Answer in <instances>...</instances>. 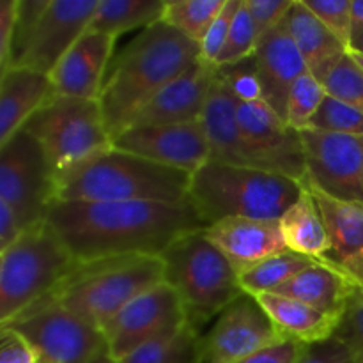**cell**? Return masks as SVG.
<instances>
[{
  "label": "cell",
  "mask_w": 363,
  "mask_h": 363,
  "mask_svg": "<svg viewBox=\"0 0 363 363\" xmlns=\"http://www.w3.org/2000/svg\"><path fill=\"white\" fill-rule=\"evenodd\" d=\"M46 222L78 262L162 255L184 234L208 229L194 202H53Z\"/></svg>",
  "instance_id": "6da1fadb"
},
{
  "label": "cell",
  "mask_w": 363,
  "mask_h": 363,
  "mask_svg": "<svg viewBox=\"0 0 363 363\" xmlns=\"http://www.w3.org/2000/svg\"><path fill=\"white\" fill-rule=\"evenodd\" d=\"M201 57V46L165 21L144 28L116 59L99 96L112 138L126 130L149 99Z\"/></svg>",
  "instance_id": "7a4b0ae2"
},
{
  "label": "cell",
  "mask_w": 363,
  "mask_h": 363,
  "mask_svg": "<svg viewBox=\"0 0 363 363\" xmlns=\"http://www.w3.org/2000/svg\"><path fill=\"white\" fill-rule=\"evenodd\" d=\"M190 183L191 174L112 145L55 176V202H183Z\"/></svg>",
  "instance_id": "3957f363"
},
{
  "label": "cell",
  "mask_w": 363,
  "mask_h": 363,
  "mask_svg": "<svg viewBox=\"0 0 363 363\" xmlns=\"http://www.w3.org/2000/svg\"><path fill=\"white\" fill-rule=\"evenodd\" d=\"M303 194V186L275 172L208 162L191 174L188 199L208 225L225 218L279 220Z\"/></svg>",
  "instance_id": "277c9868"
},
{
  "label": "cell",
  "mask_w": 363,
  "mask_h": 363,
  "mask_svg": "<svg viewBox=\"0 0 363 363\" xmlns=\"http://www.w3.org/2000/svg\"><path fill=\"white\" fill-rule=\"evenodd\" d=\"M162 282L160 255H124L80 262L48 298L103 333L128 303Z\"/></svg>",
  "instance_id": "5b68a950"
},
{
  "label": "cell",
  "mask_w": 363,
  "mask_h": 363,
  "mask_svg": "<svg viewBox=\"0 0 363 363\" xmlns=\"http://www.w3.org/2000/svg\"><path fill=\"white\" fill-rule=\"evenodd\" d=\"M160 257L165 284L177 293L188 326L197 335L245 293L240 273L208 240L204 229L181 236Z\"/></svg>",
  "instance_id": "8992f818"
},
{
  "label": "cell",
  "mask_w": 363,
  "mask_h": 363,
  "mask_svg": "<svg viewBox=\"0 0 363 363\" xmlns=\"http://www.w3.org/2000/svg\"><path fill=\"white\" fill-rule=\"evenodd\" d=\"M80 262L46 220L0 252V325L50 296Z\"/></svg>",
  "instance_id": "52a82bcc"
},
{
  "label": "cell",
  "mask_w": 363,
  "mask_h": 363,
  "mask_svg": "<svg viewBox=\"0 0 363 363\" xmlns=\"http://www.w3.org/2000/svg\"><path fill=\"white\" fill-rule=\"evenodd\" d=\"M99 0H20L9 67L52 74L85 34Z\"/></svg>",
  "instance_id": "ba28073f"
},
{
  "label": "cell",
  "mask_w": 363,
  "mask_h": 363,
  "mask_svg": "<svg viewBox=\"0 0 363 363\" xmlns=\"http://www.w3.org/2000/svg\"><path fill=\"white\" fill-rule=\"evenodd\" d=\"M23 130L41 145L55 176L112 147V135L99 99L55 94L30 117Z\"/></svg>",
  "instance_id": "9c48e42d"
},
{
  "label": "cell",
  "mask_w": 363,
  "mask_h": 363,
  "mask_svg": "<svg viewBox=\"0 0 363 363\" xmlns=\"http://www.w3.org/2000/svg\"><path fill=\"white\" fill-rule=\"evenodd\" d=\"M0 326L20 333L38 363H92L106 350L105 335L98 328L48 296Z\"/></svg>",
  "instance_id": "30bf717a"
},
{
  "label": "cell",
  "mask_w": 363,
  "mask_h": 363,
  "mask_svg": "<svg viewBox=\"0 0 363 363\" xmlns=\"http://www.w3.org/2000/svg\"><path fill=\"white\" fill-rule=\"evenodd\" d=\"M0 201L16 213L23 230L46 220L55 202V174L25 130L0 145Z\"/></svg>",
  "instance_id": "8fae6325"
},
{
  "label": "cell",
  "mask_w": 363,
  "mask_h": 363,
  "mask_svg": "<svg viewBox=\"0 0 363 363\" xmlns=\"http://www.w3.org/2000/svg\"><path fill=\"white\" fill-rule=\"evenodd\" d=\"M282 339L257 298L243 293L199 335L195 363H240Z\"/></svg>",
  "instance_id": "7c38bea8"
},
{
  "label": "cell",
  "mask_w": 363,
  "mask_h": 363,
  "mask_svg": "<svg viewBox=\"0 0 363 363\" xmlns=\"http://www.w3.org/2000/svg\"><path fill=\"white\" fill-rule=\"evenodd\" d=\"M307 177L301 184L363 206V137L301 130Z\"/></svg>",
  "instance_id": "4fadbf2b"
},
{
  "label": "cell",
  "mask_w": 363,
  "mask_h": 363,
  "mask_svg": "<svg viewBox=\"0 0 363 363\" xmlns=\"http://www.w3.org/2000/svg\"><path fill=\"white\" fill-rule=\"evenodd\" d=\"M188 325L186 312L169 284L145 291L128 303L103 330L106 351L116 362Z\"/></svg>",
  "instance_id": "5bb4252c"
},
{
  "label": "cell",
  "mask_w": 363,
  "mask_h": 363,
  "mask_svg": "<svg viewBox=\"0 0 363 363\" xmlns=\"http://www.w3.org/2000/svg\"><path fill=\"white\" fill-rule=\"evenodd\" d=\"M238 121L259 169L303 183L307 162L300 131L289 126L261 98L238 96Z\"/></svg>",
  "instance_id": "9a60e30c"
},
{
  "label": "cell",
  "mask_w": 363,
  "mask_h": 363,
  "mask_svg": "<svg viewBox=\"0 0 363 363\" xmlns=\"http://www.w3.org/2000/svg\"><path fill=\"white\" fill-rule=\"evenodd\" d=\"M112 145L188 174H195L211 158L202 121L169 126L126 128L112 138Z\"/></svg>",
  "instance_id": "2e32d148"
},
{
  "label": "cell",
  "mask_w": 363,
  "mask_h": 363,
  "mask_svg": "<svg viewBox=\"0 0 363 363\" xmlns=\"http://www.w3.org/2000/svg\"><path fill=\"white\" fill-rule=\"evenodd\" d=\"M218 67L201 59L174 78L137 112L128 128L169 126L201 121Z\"/></svg>",
  "instance_id": "e0dca14e"
},
{
  "label": "cell",
  "mask_w": 363,
  "mask_h": 363,
  "mask_svg": "<svg viewBox=\"0 0 363 363\" xmlns=\"http://www.w3.org/2000/svg\"><path fill=\"white\" fill-rule=\"evenodd\" d=\"M252 62L259 98L286 119L291 89L301 74L308 73L303 57L287 28V18L280 27L259 41Z\"/></svg>",
  "instance_id": "ac0fdd59"
},
{
  "label": "cell",
  "mask_w": 363,
  "mask_h": 363,
  "mask_svg": "<svg viewBox=\"0 0 363 363\" xmlns=\"http://www.w3.org/2000/svg\"><path fill=\"white\" fill-rule=\"evenodd\" d=\"M116 39L94 30L82 34L50 74L55 94L78 99H99Z\"/></svg>",
  "instance_id": "d6986e66"
},
{
  "label": "cell",
  "mask_w": 363,
  "mask_h": 363,
  "mask_svg": "<svg viewBox=\"0 0 363 363\" xmlns=\"http://www.w3.org/2000/svg\"><path fill=\"white\" fill-rule=\"evenodd\" d=\"M208 240L222 252L240 277L266 259L287 252L279 220L225 218L204 229Z\"/></svg>",
  "instance_id": "ffe728a7"
},
{
  "label": "cell",
  "mask_w": 363,
  "mask_h": 363,
  "mask_svg": "<svg viewBox=\"0 0 363 363\" xmlns=\"http://www.w3.org/2000/svg\"><path fill=\"white\" fill-rule=\"evenodd\" d=\"M201 121L211 151L209 162L259 169L238 121V92L220 69Z\"/></svg>",
  "instance_id": "44dd1931"
},
{
  "label": "cell",
  "mask_w": 363,
  "mask_h": 363,
  "mask_svg": "<svg viewBox=\"0 0 363 363\" xmlns=\"http://www.w3.org/2000/svg\"><path fill=\"white\" fill-rule=\"evenodd\" d=\"M312 194L325 220L330 252L325 262L335 266L363 287V206L342 202L301 184Z\"/></svg>",
  "instance_id": "7402d4cb"
},
{
  "label": "cell",
  "mask_w": 363,
  "mask_h": 363,
  "mask_svg": "<svg viewBox=\"0 0 363 363\" xmlns=\"http://www.w3.org/2000/svg\"><path fill=\"white\" fill-rule=\"evenodd\" d=\"M55 96L50 74L27 67H7L0 73V145L25 128L30 117Z\"/></svg>",
  "instance_id": "603a6c76"
},
{
  "label": "cell",
  "mask_w": 363,
  "mask_h": 363,
  "mask_svg": "<svg viewBox=\"0 0 363 363\" xmlns=\"http://www.w3.org/2000/svg\"><path fill=\"white\" fill-rule=\"evenodd\" d=\"M287 28L303 57L307 71L321 84L350 52V48L307 9L303 0L293 2L287 14Z\"/></svg>",
  "instance_id": "cb8c5ba5"
},
{
  "label": "cell",
  "mask_w": 363,
  "mask_h": 363,
  "mask_svg": "<svg viewBox=\"0 0 363 363\" xmlns=\"http://www.w3.org/2000/svg\"><path fill=\"white\" fill-rule=\"evenodd\" d=\"M358 284L328 262H315L280 287L277 294L300 300L333 318H342Z\"/></svg>",
  "instance_id": "d4e9b609"
},
{
  "label": "cell",
  "mask_w": 363,
  "mask_h": 363,
  "mask_svg": "<svg viewBox=\"0 0 363 363\" xmlns=\"http://www.w3.org/2000/svg\"><path fill=\"white\" fill-rule=\"evenodd\" d=\"M257 301L273 325L286 339L300 340L303 344H318L332 339L340 319L325 314L311 305L291 296L277 293L257 294Z\"/></svg>",
  "instance_id": "484cf974"
},
{
  "label": "cell",
  "mask_w": 363,
  "mask_h": 363,
  "mask_svg": "<svg viewBox=\"0 0 363 363\" xmlns=\"http://www.w3.org/2000/svg\"><path fill=\"white\" fill-rule=\"evenodd\" d=\"M280 233L291 252L325 262L330 240L325 220L311 191L303 188L301 197L279 218Z\"/></svg>",
  "instance_id": "4316f807"
},
{
  "label": "cell",
  "mask_w": 363,
  "mask_h": 363,
  "mask_svg": "<svg viewBox=\"0 0 363 363\" xmlns=\"http://www.w3.org/2000/svg\"><path fill=\"white\" fill-rule=\"evenodd\" d=\"M167 0H99L87 30L119 38L133 28L162 20Z\"/></svg>",
  "instance_id": "83f0119b"
},
{
  "label": "cell",
  "mask_w": 363,
  "mask_h": 363,
  "mask_svg": "<svg viewBox=\"0 0 363 363\" xmlns=\"http://www.w3.org/2000/svg\"><path fill=\"white\" fill-rule=\"evenodd\" d=\"M315 259L307 257V255H300L296 252H282L273 257L266 259L261 264L254 266L252 269L245 272L240 277L241 287L247 294L257 296V294L264 293H277L280 287L286 286L287 282L315 264Z\"/></svg>",
  "instance_id": "f1b7e54d"
},
{
  "label": "cell",
  "mask_w": 363,
  "mask_h": 363,
  "mask_svg": "<svg viewBox=\"0 0 363 363\" xmlns=\"http://www.w3.org/2000/svg\"><path fill=\"white\" fill-rule=\"evenodd\" d=\"M225 2L227 0H172V2H165L162 21H165L184 38L201 46L209 27L216 20L220 11L223 9Z\"/></svg>",
  "instance_id": "f546056e"
},
{
  "label": "cell",
  "mask_w": 363,
  "mask_h": 363,
  "mask_svg": "<svg viewBox=\"0 0 363 363\" xmlns=\"http://www.w3.org/2000/svg\"><path fill=\"white\" fill-rule=\"evenodd\" d=\"M197 339V333L186 325L184 328L140 347L117 363H195Z\"/></svg>",
  "instance_id": "4dcf8cb0"
},
{
  "label": "cell",
  "mask_w": 363,
  "mask_h": 363,
  "mask_svg": "<svg viewBox=\"0 0 363 363\" xmlns=\"http://www.w3.org/2000/svg\"><path fill=\"white\" fill-rule=\"evenodd\" d=\"M326 96L328 92L318 78L312 77L311 73L301 74L294 82L289 92V99H287V124L298 131L307 130L312 117L315 116Z\"/></svg>",
  "instance_id": "1f68e13d"
},
{
  "label": "cell",
  "mask_w": 363,
  "mask_h": 363,
  "mask_svg": "<svg viewBox=\"0 0 363 363\" xmlns=\"http://www.w3.org/2000/svg\"><path fill=\"white\" fill-rule=\"evenodd\" d=\"M257 43L259 41L257 34H255L254 21H252L250 13H248L247 4H245V0H241V6L238 9L236 18H234L233 28H230V34L220 55L216 57L215 66L227 67L250 59L255 53Z\"/></svg>",
  "instance_id": "d6a6232c"
},
{
  "label": "cell",
  "mask_w": 363,
  "mask_h": 363,
  "mask_svg": "<svg viewBox=\"0 0 363 363\" xmlns=\"http://www.w3.org/2000/svg\"><path fill=\"white\" fill-rule=\"evenodd\" d=\"M307 130L363 137V113L328 94Z\"/></svg>",
  "instance_id": "836d02e7"
},
{
  "label": "cell",
  "mask_w": 363,
  "mask_h": 363,
  "mask_svg": "<svg viewBox=\"0 0 363 363\" xmlns=\"http://www.w3.org/2000/svg\"><path fill=\"white\" fill-rule=\"evenodd\" d=\"M332 98L360 110L363 113V69L350 52L323 82Z\"/></svg>",
  "instance_id": "e575fe53"
},
{
  "label": "cell",
  "mask_w": 363,
  "mask_h": 363,
  "mask_svg": "<svg viewBox=\"0 0 363 363\" xmlns=\"http://www.w3.org/2000/svg\"><path fill=\"white\" fill-rule=\"evenodd\" d=\"M333 337L350 351L351 363H363V287L350 300Z\"/></svg>",
  "instance_id": "d590c367"
},
{
  "label": "cell",
  "mask_w": 363,
  "mask_h": 363,
  "mask_svg": "<svg viewBox=\"0 0 363 363\" xmlns=\"http://www.w3.org/2000/svg\"><path fill=\"white\" fill-rule=\"evenodd\" d=\"M307 9L318 16L344 45L350 48L351 41V0H303Z\"/></svg>",
  "instance_id": "8d00e7d4"
},
{
  "label": "cell",
  "mask_w": 363,
  "mask_h": 363,
  "mask_svg": "<svg viewBox=\"0 0 363 363\" xmlns=\"http://www.w3.org/2000/svg\"><path fill=\"white\" fill-rule=\"evenodd\" d=\"M294 0H245L254 21L257 41L286 21ZM259 45V43H257Z\"/></svg>",
  "instance_id": "74e56055"
},
{
  "label": "cell",
  "mask_w": 363,
  "mask_h": 363,
  "mask_svg": "<svg viewBox=\"0 0 363 363\" xmlns=\"http://www.w3.org/2000/svg\"><path fill=\"white\" fill-rule=\"evenodd\" d=\"M241 6V0H227L223 9L220 11V14L216 16V20L213 21V25L209 27L208 34H206L204 41L201 45V55L202 59L211 62L215 66L216 57L222 52L223 45H225L227 38L230 34V28H233L234 18H236L238 9Z\"/></svg>",
  "instance_id": "f35d334b"
},
{
  "label": "cell",
  "mask_w": 363,
  "mask_h": 363,
  "mask_svg": "<svg viewBox=\"0 0 363 363\" xmlns=\"http://www.w3.org/2000/svg\"><path fill=\"white\" fill-rule=\"evenodd\" d=\"M20 0H0V73L9 67L11 46L18 25Z\"/></svg>",
  "instance_id": "ab89813d"
},
{
  "label": "cell",
  "mask_w": 363,
  "mask_h": 363,
  "mask_svg": "<svg viewBox=\"0 0 363 363\" xmlns=\"http://www.w3.org/2000/svg\"><path fill=\"white\" fill-rule=\"evenodd\" d=\"M307 344L294 339H282L257 353L250 354L240 363H296Z\"/></svg>",
  "instance_id": "60d3db41"
},
{
  "label": "cell",
  "mask_w": 363,
  "mask_h": 363,
  "mask_svg": "<svg viewBox=\"0 0 363 363\" xmlns=\"http://www.w3.org/2000/svg\"><path fill=\"white\" fill-rule=\"evenodd\" d=\"M0 363H38V357L20 333L0 326Z\"/></svg>",
  "instance_id": "b9f144b4"
},
{
  "label": "cell",
  "mask_w": 363,
  "mask_h": 363,
  "mask_svg": "<svg viewBox=\"0 0 363 363\" xmlns=\"http://www.w3.org/2000/svg\"><path fill=\"white\" fill-rule=\"evenodd\" d=\"M296 363H351L350 351L335 337L325 342L308 344Z\"/></svg>",
  "instance_id": "7bdbcfd3"
},
{
  "label": "cell",
  "mask_w": 363,
  "mask_h": 363,
  "mask_svg": "<svg viewBox=\"0 0 363 363\" xmlns=\"http://www.w3.org/2000/svg\"><path fill=\"white\" fill-rule=\"evenodd\" d=\"M21 233H23V227L16 213L6 202L0 201V252L9 248L21 236Z\"/></svg>",
  "instance_id": "ee69618b"
},
{
  "label": "cell",
  "mask_w": 363,
  "mask_h": 363,
  "mask_svg": "<svg viewBox=\"0 0 363 363\" xmlns=\"http://www.w3.org/2000/svg\"><path fill=\"white\" fill-rule=\"evenodd\" d=\"M351 27L353 32L363 30V0H351Z\"/></svg>",
  "instance_id": "f6af8a7d"
},
{
  "label": "cell",
  "mask_w": 363,
  "mask_h": 363,
  "mask_svg": "<svg viewBox=\"0 0 363 363\" xmlns=\"http://www.w3.org/2000/svg\"><path fill=\"white\" fill-rule=\"evenodd\" d=\"M350 52L360 53V55H363V30L353 32V34H351Z\"/></svg>",
  "instance_id": "bcb514c9"
},
{
  "label": "cell",
  "mask_w": 363,
  "mask_h": 363,
  "mask_svg": "<svg viewBox=\"0 0 363 363\" xmlns=\"http://www.w3.org/2000/svg\"><path fill=\"white\" fill-rule=\"evenodd\" d=\"M92 363H117V362L113 360V358L108 354V351L105 350L101 354H98V357H96V360Z\"/></svg>",
  "instance_id": "7dc6e473"
},
{
  "label": "cell",
  "mask_w": 363,
  "mask_h": 363,
  "mask_svg": "<svg viewBox=\"0 0 363 363\" xmlns=\"http://www.w3.org/2000/svg\"><path fill=\"white\" fill-rule=\"evenodd\" d=\"M350 53H351V55H353V59L357 60L358 64H360V67L363 69V55H360V53H353V52H350Z\"/></svg>",
  "instance_id": "c3c4849f"
}]
</instances>
